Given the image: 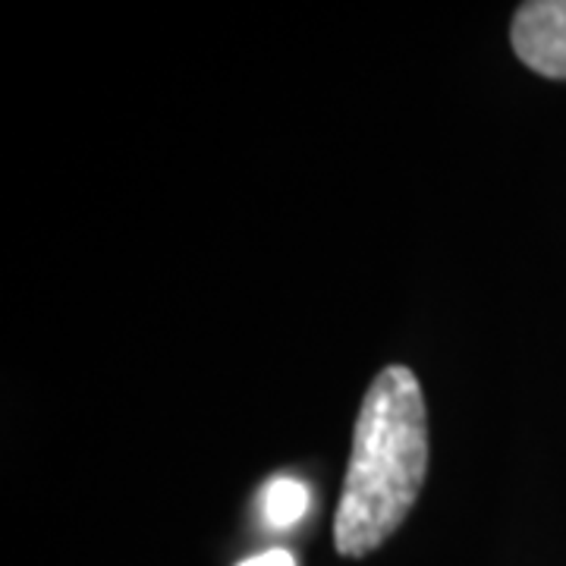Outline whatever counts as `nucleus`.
I'll use <instances>...</instances> for the list:
<instances>
[{"label":"nucleus","mask_w":566,"mask_h":566,"mask_svg":"<svg viewBox=\"0 0 566 566\" xmlns=\"http://www.w3.org/2000/svg\"><path fill=\"white\" fill-rule=\"evenodd\" d=\"M264 523L271 528L296 526L308 510V488L300 479L290 475H274L262 494Z\"/></svg>","instance_id":"7ed1b4c3"},{"label":"nucleus","mask_w":566,"mask_h":566,"mask_svg":"<svg viewBox=\"0 0 566 566\" xmlns=\"http://www.w3.org/2000/svg\"><path fill=\"white\" fill-rule=\"evenodd\" d=\"M516 57L547 80H566V0H532L513 17Z\"/></svg>","instance_id":"f03ea898"},{"label":"nucleus","mask_w":566,"mask_h":566,"mask_svg":"<svg viewBox=\"0 0 566 566\" xmlns=\"http://www.w3.org/2000/svg\"><path fill=\"white\" fill-rule=\"evenodd\" d=\"M240 566H296V557L283 547H274V551H264V554H255L249 557Z\"/></svg>","instance_id":"20e7f679"},{"label":"nucleus","mask_w":566,"mask_h":566,"mask_svg":"<svg viewBox=\"0 0 566 566\" xmlns=\"http://www.w3.org/2000/svg\"><path fill=\"white\" fill-rule=\"evenodd\" d=\"M428 472V412L419 378L387 365L365 390L353 431V457L334 520L344 557H365L403 526Z\"/></svg>","instance_id":"f257e3e1"}]
</instances>
